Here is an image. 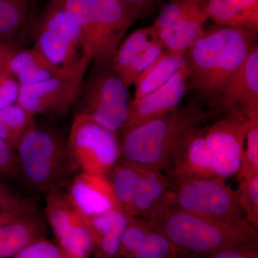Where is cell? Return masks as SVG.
<instances>
[{"instance_id":"obj_31","label":"cell","mask_w":258,"mask_h":258,"mask_svg":"<svg viewBox=\"0 0 258 258\" xmlns=\"http://www.w3.org/2000/svg\"><path fill=\"white\" fill-rule=\"evenodd\" d=\"M237 189L241 206L246 220L254 229L258 228V175L248 179H238Z\"/></svg>"},{"instance_id":"obj_16","label":"cell","mask_w":258,"mask_h":258,"mask_svg":"<svg viewBox=\"0 0 258 258\" xmlns=\"http://www.w3.org/2000/svg\"><path fill=\"white\" fill-rule=\"evenodd\" d=\"M66 191L84 217L96 216L119 207L106 174L81 171L72 180Z\"/></svg>"},{"instance_id":"obj_33","label":"cell","mask_w":258,"mask_h":258,"mask_svg":"<svg viewBox=\"0 0 258 258\" xmlns=\"http://www.w3.org/2000/svg\"><path fill=\"white\" fill-rule=\"evenodd\" d=\"M35 210L29 200L0 183V215L21 213Z\"/></svg>"},{"instance_id":"obj_24","label":"cell","mask_w":258,"mask_h":258,"mask_svg":"<svg viewBox=\"0 0 258 258\" xmlns=\"http://www.w3.org/2000/svg\"><path fill=\"white\" fill-rule=\"evenodd\" d=\"M143 168L122 159L106 174L118 206L127 215L133 217L134 194Z\"/></svg>"},{"instance_id":"obj_5","label":"cell","mask_w":258,"mask_h":258,"mask_svg":"<svg viewBox=\"0 0 258 258\" xmlns=\"http://www.w3.org/2000/svg\"><path fill=\"white\" fill-rule=\"evenodd\" d=\"M82 32L86 55L98 64L111 63L128 29L140 15L122 0H57Z\"/></svg>"},{"instance_id":"obj_12","label":"cell","mask_w":258,"mask_h":258,"mask_svg":"<svg viewBox=\"0 0 258 258\" xmlns=\"http://www.w3.org/2000/svg\"><path fill=\"white\" fill-rule=\"evenodd\" d=\"M45 212L57 244L69 258H88L93 244L86 219L61 187L47 193Z\"/></svg>"},{"instance_id":"obj_29","label":"cell","mask_w":258,"mask_h":258,"mask_svg":"<svg viewBox=\"0 0 258 258\" xmlns=\"http://www.w3.org/2000/svg\"><path fill=\"white\" fill-rule=\"evenodd\" d=\"M205 0H171L163 8L154 23L156 31L169 28L205 5Z\"/></svg>"},{"instance_id":"obj_37","label":"cell","mask_w":258,"mask_h":258,"mask_svg":"<svg viewBox=\"0 0 258 258\" xmlns=\"http://www.w3.org/2000/svg\"><path fill=\"white\" fill-rule=\"evenodd\" d=\"M209 258H257V253L251 247L230 249L210 254Z\"/></svg>"},{"instance_id":"obj_7","label":"cell","mask_w":258,"mask_h":258,"mask_svg":"<svg viewBox=\"0 0 258 258\" xmlns=\"http://www.w3.org/2000/svg\"><path fill=\"white\" fill-rule=\"evenodd\" d=\"M167 179L169 209L192 212L232 223L247 222L241 206L238 191L226 184L225 179L200 176Z\"/></svg>"},{"instance_id":"obj_20","label":"cell","mask_w":258,"mask_h":258,"mask_svg":"<svg viewBox=\"0 0 258 258\" xmlns=\"http://www.w3.org/2000/svg\"><path fill=\"white\" fill-rule=\"evenodd\" d=\"M209 19L218 26L257 31L258 0H205Z\"/></svg>"},{"instance_id":"obj_34","label":"cell","mask_w":258,"mask_h":258,"mask_svg":"<svg viewBox=\"0 0 258 258\" xmlns=\"http://www.w3.org/2000/svg\"><path fill=\"white\" fill-rule=\"evenodd\" d=\"M19 174L20 164L16 150L0 138V176L15 177Z\"/></svg>"},{"instance_id":"obj_3","label":"cell","mask_w":258,"mask_h":258,"mask_svg":"<svg viewBox=\"0 0 258 258\" xmlns=\"http://www.w3.org/2000/svg\"><path fill=\"white\" fill-rule=\"evenodd\" d=\"M248 118L238 113H225L220 120L198 128L190 137L172 167L169 179L226 178L237 175Z\"/></svg>"},{"instance_id":"obj_8","label":"cell","mask_w":258,"mask_h":258,"mask_svg":"<svg viewBox=\"0 0 258 258\" xmlns=\"http://www.w3.org/2000/svg\"><path fill=\"white\" fill-rule=\"evenodd\" d=\"M128 88L111 63H94L88 77H85L75 103L79 106L77 113L118 134L128 115Z\"/></svg>"},{"instance_id":"obj_26","label":"cell","mask_w":258,"mask_h":258,"mask_svg":"<svg viewBox=\"0 0 258 258\" xmlns=\"http://www.w3.org/2000/svg\"><path fill=\"white\" fill-rule=\"evenodd\" d=\"M157 37L154 26L138 29L122 42L112 57L111 66L113 71L123 79L136 57L148 42Z\"/></svg>"},{"instance_id":"obj_19","label":"cell","mask_w":258,"mask_h":258,"mask_svg":"<svg viewBox=\"0 0 258 258\" xmlns=\"http://www.w3.org/2000/svg\"><path fill=\"white\" fill-rule=\"evenodd\" d=\"M169 181L161 172L144 169L133 202V217L148 221L169 209Z\"/></svg>"},{"instance_id":"obj_6","label":"cell","mask_w":258,"mask_h":258,"mask_svg":"<svg viewBox=\"0 0 258 258\" xmlns=\"http://www.w3.org/2000/svg\"><path fill=\"white\" fill-rule=\"evenodd\" d=\"M16 152L20 174L32 187L42 192L61 187L76 166L60 134L36 124L22 139Z\"/></svg>"},{"instance_id":"obj_14","label":"cell","mask_w":258,"mask_h":258,"mask_svg":"<svg viewBox=\"0 0 258 258\" xmlns=\"http://www.w3.org/2000/svg\"><path fill=\"white\" fill-rule=\"evenodd\" d=\"M218 109L225 113H238L248 119L258 115L257 44L226 83Z\"/></svg>"},{"instance_id":"obj_30","label":"cell","mask_w":258,"mask_h":258,"mask_svg":"<svg viewBox=\"0 0 258 258\" xmlns=\"http://www.w3.org/2000/svg\"><path fill=\"white\" fill-rule=\"evenodd\" d=\"M164 50L165 48L158 36L148 42L122 79L125 86L128 88L134 84L139 75L143 73Z\"/></svg>"},{"instance_id":"obj_10","label":"cell","mask_w":258,"mask_h":258,"mask_svg":"<svg viewBox=\"0 0 258 258\" xmlns=\"http://www.w3.org/2000/svg\"><path fill=\"white\" fill-rule=\"evenodd\" d=\"M70 157L81 171L106 174L120 156L117 134L76 113L66 140Z\"/></svg>"},{"instance_id":"obj_21","label":"cell","mask_w":258,"mask_h":258,"mask_svg":"<svg viewBox=\"0 0 258 258\" xmlns=\"http://www.w3.org/2000/svg\"><path fill=\"white\" fill-rule=\"evenodd\" d=\"M187 62V52L163 51L136 80L134 98L147 96L164 86Z\"/></svg>"},{"instance_id":"obj_13","label":"cell","mask_w":258,"mask_h":258,"mask_svg":"<svg viewBox=\"0 0 258 258\" xmlns=\"http://www.w3.org/2000/svg\"><path fill=\"white\" fill-rule=\"evenodd\" d=\"M189 69L187 64L166 84L140 98L129 103L128 115L120 134L159 118L179 107L189 88Z\"/></svg>"},{"instance_id":"obj_36","label":"cell","mask_w":258,"mask_h":258,"mask_svg":"<svg viewBox=\"0 0 258 258\" xmlns=\"http://www.w3.org/2000/svg\"><path fill=\"white\" fill-rule=\"evenodd\" d=\"M18 49L11 40L0 39V78L6 72L12 57Z\"/></svg>"},{"instance_id":"obj_4","label":"cell","mask_w":258,"mask_h":258,"mask_svg":"<svg viewBox=\"0 0 258 258\" xmlns=\"http://www.w3.org/2000/svg\"><path fill=\"white\" fill-rule=\"evenodd\" d=\"M146 222L165 236L176 248L195 254L248 248L257 239V230L247 222L232 223L182 210L169 208Z\"/></svg>"},{"instance_id":"obj_11","label":"cell","mask_w":258,"mask_h":258,"mask_svg":"<svg viewBox=\"0 0 258 258\" xmlns=\"http://www.w3.org/2000/svg\"><path fill=\"white\" fill-rule=\"evenodd\" d=\"M91 62L89 57H85L50 79L33 84L20 85L18 103L34 116L64 114L76 103Z\"/></svg>"},{"instance_id":"obj_32","label":"cell","mask_w":258,"mask_h":258,"mask_svg":"<svg viewBox=\"0 0 258 258\" xmlns=\"http://www.w3.org/2000/svg\"><path fill=\"white\" fill-rule=\"evenodd\" d=\"M13 258H69L57 244L45 237L28 244Z\"/></svg>"},{"instance_id":"obj_25","label":"cell","mask_w":258,"mask_h":258,"mask_svg":"<svg viewBox=\"0 0 258 258\" xmlns=\"http://www.w3.org/2000/svg\"><path fill=\"white\" fill-rule=\"evenodd\" d=\"M35 124V116L18 103L0 110V138L15 150Z\"/></svg>"},{"instance_id":"obj_27","label":"cell","mask_w":258,"mask_h":258,"mask_svg":"<svg viewBox=\"0 0 258 258\" xmlns=\"http://www.w3.org/2000/svg\"><path fill=\"white\" fill-rule=\"evenodd\" d=\"M33 0H0V39L10 40L30 20Z\"/></svg>"},{"instance_id":"obj_35","label":"cell","mask_w":258,"mask_h":258,"mask_svg":"<svg viewBox=\"0 0 258 258\" xmlns=\"http://www.w3.org/2000/svg\"><path fill=\"white\" fill-rule=\"evenodd\" d=\"M20 86L8 69L0 78V110L18 103Z\"/></svg>"},{"instance_id":"obj_15","label":"cell","mask_w":258,"mask_h":258,"mask_svg":"<svg viewBox=\"0 0 258 258\" xmlns=\"http://www.w3.org/2000/svg\"><path fill=\"white\" fill-rule=\"evenodd\" d=\"M175 248L165 236L145 220L129 216L115 258H171Z\"/></svg>"},{"instance_id":"obj_22","label":"cell","mask_w":258,"mask_h":258,"mask_svg":"<svg viewBox=\"0 0 258 258\" xmlns=\"http://www.w3.org/2000/svg\"><path fill=\"white\" fill-rule=\"evenodd\" d=\"M8 70L20 85L33 84L53 77L62 69L54 66L35 47L20 49L12 57Z\"/></svg>"},{"instance_id":"obj_9","label":"cell","mask_w":258,"mask_h":258,"mask_svg":"<svg viewBox=\"0 0 258 258\" xmlns=\"http://www.w3.org/2000/svg\"><path fill=\"white\" fill-rule=\"evenodd\" d=\"M34 47L59 69H69L88 57L82 32L57 0H50L31 30Z\"/></svg>"},{"instance_id":"obj_2","label":"cell","mask_w":258,"mask_h":258,"mask_svg":"<svg viewBox=\"0 0 258 258\" xmlns=\"http://www.w3.org/2000/svg\"><path fill=\"white\" fill-rule=\"evenodd\" d=\"M210 114L191 102L121 134L122 159L147 170L168 171Z\"/></svg>"},{"instance_id":"obj_38","label":"cell","mask_w":258,"mask_h":258,"mask_svg":"<svg viewBox=\"0 0 258 258\" xmlns=\"http://www.w3.org/2000/svg\"><path fill=\"white\" fill-rule=\"evenodd\" d=\"M134 8L142 16L152 6L155 0H122Z\"/></svg>"},{"instance_id":"obj_1","label":"cell","mask_w":258,"mask_h":258,"mask_svg":"<svg viewBox=\"0 0 258 258\" xmlns=\"http://www.w3.org/2000/svg\"><path fill=\"white\" fill-rule=\"evenodd\" d=\"M256 38L257 31L250 29L218 25L205 29L187 51L189 87L218 108L226 83L257 45Z\"/></svg>"},{"instance_id":"obj_17","label":"cell","mask_w":258,"mask_h":258,"mask_svg":"<svg viewBox=\"0 0 258 258\" xmlns=\"http://www.w3.org/2000/svg\"><path fill=\"white\" fill-rule=\"evenodd\" d=\"M43 237L45 227L35 210L13 214L0 221V258H13Z\"/></svg>"},{"instance_id":"obj_23","label":"cell","mask_w":258,"mask_h":258,"mask_svg":"<svg viewBox=\"0 0 258 258\" xmlns=\"http://www.w3.org/2000/svg\"><path fill=\"white\" fill-rule=\"evenodd\" d=\"M209 20L205 5L192 14L179 20L169 28L157 32L165 50L174 52H187L201 36L205 24Z\"/></svg>"},{"instance_id":"obj_28","label":"cell","mask_w":258,"mask_h":258,"mask_svg":"<svg viewBox=\"0 0 258 258\" xmlns=\"http://www.w3.org/2000/svg\"><path fill=\"white\" fill-rule=\"evenodd\" d=\"M256 175H258V115H254L247 122L240 167L237 174L238 179Z\"/></svg>"},{"instance_id":"obj_18","label":"cell","mask_w":258,"mask_h":258,"mask_svg":"<svg viewBox=\"0 0 258 258\" xmlns=\"http://www.w3.org/2000/svg\"><path fill=\"white\" fill-rule=\"evenodd\" d=\"M119 207L93 217H85L96 258H115L128 222Z\"/></svg>"}]
</instances>
